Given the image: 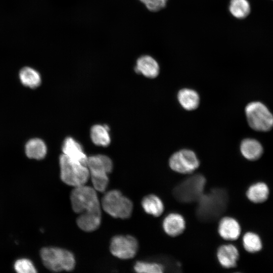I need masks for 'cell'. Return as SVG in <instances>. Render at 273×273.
<instances>
[{
    "label": "cell",
    "mask_w": 273,
    "mask_h": 273,
    "mask_svg": "<svg viewBox=\"0 0 273 273\" xmlns=\"http://www.w3.org/2000/svg\"><path fill=\"white\" fill-rule=\"evenodd\" d=\"M228 201L226 191L222 188H214L203 193L197 201V218L205 222L215 220L225 211Z\"/></svg>",
    "instance_id": "cell-1"
},
{
    "label": "cell",
    "mask_w": 273,
    "mask_h": 273,
    "mask_svg": "<svg viewBox=\"0 0 273 273\" xmlns=\"http://www.w3.org/2000/svg\"><path fill=\"white\" fill-rule=\"evenodd\" d=\"M73 210L78 215L101 213V204L97 191L86 184L74 187L70 194Z\"/></svg>",
    "instance_id": "cell-2"
},
{
    "label": "cell",
    "mask_w": 273,
    "mask_h": 273,
    "mask_svg": "<svg viewBox=\"0 0 273 273\" xmlns=\"http://www.w3.org/2000/svg\"><path fill=\"white\" fill-rule=\"evenodd\" d=\"M86 166L93 188L97 191L104 192L108 185V174L113 169L112 160L104 155H93L88 157Z\"/></svg>",
    "instance_id": "cell-3"
},
{
    "label": "cell",
    "mask_w": 273,
    "mask_h": 273,
    "mask_svg": "<svg viewBox=\"0 0 273 273\" xmlns=\"http://www.w3.org/2000/svg\"><path fill=\"white\" fill-rule=\"evenodd\" d=\"M60 177L65 184L76 187L85 185L89 178L86 165L74 161L64 154L59 157Z\"/></svg>",
    "instance_id": "cell-4"
},
{
    "label": "cell",
    "mask_w": 273,
    "mask_h": 273,
    "mask_svg": "<svg viewBox=\"0 0 273 273\" xmlns=\"http://www.w3.org/2000/svg\"><path fill=\"white\" fill-rule=\"evenodd\" d=\"M40 256L44 265L53 271H71L75 266L74 255L64 249L44 247L40 250Z\"/></svg>",
    "instance_id": "cell-5"
},
{
    "label": "cell",
    "mask_w": 273,
    "mask_h": 273,
    "mask_svg": "<svg viewBox=\"0 0 273 273\" xmlns=\"http://www.w3.org/2000/svg\"><path fill=\"white\" fill-rule=\"evenodd\" d=\"M206 179L203 175H193L183 180L174 188L173 196L181 203L197 201L203 194Z\"/></svg>",
    "instance_id": "cell-6"
},
{
    "label": "cell",
    "mask_w": 273,
    "mask_h": 273,
    "mask_svg": "<svg viewBox=\"0 0 273 273\" xmlns=\"http://www.w3.org/2000/svg\"><path fill=\"white\" fill-rule=\"evenodd\" d=\"M101 206L110 216L122 219L129 218L133 209V204L130 200L117 190H111L104 194Z\"/></svg>",
    "instance_id": "cell-7"
},
{
    "label": "cell",
    "mask_w": 273,
    "mask_h": 273,
    "mask_svg": "<svg viewBox=\"0 0 273 273\" xmlns=\"http://www.w3.org/2000/svg\"><path fill=\"white\" fill-rule=\"evenodd\" d=\"M245 111L248 124L254 130L267 131L273 127V115L262 103H250Z\"/></svg>",
    "instance_id": "cell-8"
},
{
    "label": "cell",
    "mask_w": 273,
    "mask_h": 273,
    "mask_svg": "<svg viewBox=\"0 0 273 273\" xmlns=\"http://www.w3.org/2000/svg\"><path fill=\"white\" fill-rule=\"evenodd\" d=\"M169 165L175 172L189 174L198 168L200 162L194 151L185 149L176 151L170 156Z\"/></svg>",
    "instance_id": "cell-9"
},
{
    "label": "cell",
    "mask_w": 273,
    "mask_h": 273,
    "mask_svg": "<svg viewBox=\"0 0 273 273\" xmlns=\"http://www.w3.org/2000/svg\"><path fill=\"white\" fill-rule=\"evenodd\" d=\"M138 246V242L134 237L130 235H117L111 240L110 251L116 257L128 259L136 255Z\"/></svg>",
    "instance_id": "cell-10"
},
{
    "label": "cell",
    "mask_w": 273,
    "mask_h": 273,
    "mask_svg": "<svg viewBox=\"0 0 273 273\" xmlns=\"http://www.w3.org/2000/svg\"><path fill=\"white\" fill-rule=\"evenodd\" d=\"M63 154L71 159L86 165L88 157L81 145L71 137L66 138L63 143Z\"/></svg>",
    "instance_id": "cell-11"
},
{
    "label": "cell",
    "mask_w": 273,
    "mask_h": 273,
    "mask_svg": "<svg viewBox=\"0 0 273 273\" xmlns=\"http://www.w3.org/2000/svg\"><path fill=\"white\" fill-rule=\"evenodd\" d=\"M218 232L222 238L233 241L240 236L241 228L239 222L234 218L224 217L219 222Z\"/></svg>",
    "instance_id": "cell-12"
},
{
    "label": "cell",
    "mask_w": 273,
    "mask_h": 273,
    "mask_svg": "<svg viewBox=\"0 0 273 273\" xmlns=\"http://www.w3.org/2000/svg\"><path fill=\"white\" fill-rule=\"evenodd\" d=\"M162 226L167 235L175 237L184 232L186 228V222L181 215L177 213H171L163 219Z\"/></svg>",
    "instance_id": "cell-13"
},
{
    "label": "cell",
    "mask_w": 273,
    "mask_h": 273,
    "mask_svg": "<svg viewBox=\"0 0 273 273\" xmlns=\"http://www.w3.org/2000/svg\"><path fill=\"white\" fill-rule=\"evenodd\" d=\"M239 256L237 248L232 244L221 245L217 251V258L220 264L226 268L235 267Z\"/></svg>",
    "instance_id": "cell-14"
},
{
    "label": "cell",
    "mask_w": 273,
    "mask_h": 273,
    "mask_svg": "<svg viewBox=\"0 0 273 273\" xmlns=\"http://www.w3.org/2000/svg\"><path fill=\"white\" fill-rule=\"evenodd\" d=\"M134 70L147 78H154L158 75L160 68L158 62L153 58L145 55L137 60Z\"/></svg>",
    "instance_id": "cell-15"
},
{
    "label": "cell",
    "mask_w": 273,
    "mask_h": 273,
    "mask_svg": "<svg viewBox=\"0 0 273 273\" xmlns=\"http://www.w3.org/2000/svg\"><path fill=\"white\" fill-rule=\"evenodd\" d=\"M177 100L181 106L188 111L195 110L200 103V97L198 93L189 88H184L178 91Z\"/></svg>",
    "instance_id": "cell-16"
},
{
    "label": "cell",
    "mask_w": 273,
    "mask_h": 273,
    "mask_svg": "<svg viewBox=\"0 0 273 273\" xmlns=\"http://www.w3.org/2000/svg\"><path fill=\"white\" fill-rule=\"evenodd\" d=\"M242 155L249 160H255L260 157L263 153V148L260 143L255 139H246L240 145Z\"/></svg>",
    "instance_id": "cell-17"
},
{
    "label": "cell",
    "mask_w": 273,
    "mask_h": 273,
    "mask_svg": "<svg viewBox=\"0 0 273 273\" xmlns=\"http://www.w3.org/2000/svg\"><path fill=\"white\" fill-rule=\"evenodd\" d=\"M47 153V146L40 139H31L25 145V153L29 158L41 160L45 157Z\"/></svg>",
    "instance_id": "cell-18"
},
{
    "label": "cell",
    "mask_w": 273,
    "mask_h": 273,
    "mask_svg": "<svg viewBox=\"0 0 273 273\" xmlns=\"http://www.w3.org/2000/svg\"><path fill=\"white\" fill-rule=\"evenodd\" d=\"M101 222V213L79 214L76 219L77 226L81 230L87 232L97 230Z\"/></svg>",
    "instance_id": "cell-19"
},
{
    "label": "cell",
    "mask_w": 273,
    "mask_h": 273,
    "mask_svg": "<svg viewBox=\"0 0 273 273\" xmlns=\"http://www.w3.org/2000/svg\"><path fill=\"white\" fill-rule=\"evenodd\" d=\"M142 206L147 213L156 217L161 215L164 209L162 200L153 194L147 195L142 199Z\"/></svg>",
    "instance_id": "cell-20"
},
{
    "label": "cell",
    "mask_w": 273,
    "mask_h": 273,
    "mask_svg": "<svg viewBox=\"0 0 273 273\" xmlns=\"http://www.w3.org/2000/svg\"><path fill=\"white\" fill-rule=\"evenodd\" d=\"M90 135L92 142L97 146L107 147L110 143L109 128L106 125H94L90 129Z\"/></svg>",
    "instance_id": "cell-21"
},
{
    "label": "cell",
    "mask_w": 273,
    "mask_h": 273,
    "mask_svg": "<svg viewBox=\"0 0 273 273\" xmlns=\"http://www.w3.org/2000/svg\"><path fill=\"white\" fill-rule=\"evenodd\" d=\"M268 194V188L263 183H257L251 185L246 193L248 199L256 203H262L266 201Z\"/></svg>",
    "instance_id": "cell-22"
},
{
    "label": "cell",
    "mask_w": 273,
    "mask_h": 273,
    "mask_svg": "<svg viewBox=\"0 0 273 273\" xmlns=\"http://www.w3.org/2000/svg\"><path fill=\"white\" fill-rule=\"evenodd\" d=\"M19 78L24 85L31 88H36L41 83L39 73L29 67H24L20 71Z\"/></svg>",
    "instance_id": "cell-23"
},
{
    "label": "cell",
    "mask_w": 273,
    "mask_h": 273,
    "mask_svg": "<svg viewBox=\"0 0 273 273\" xmlns=\"http://www.w3.org/2000/svg\"><path fill=\"white\" fill-rule=\"evenodd\" d=\"M229 10L235 17L243 19L249 14L250 6L247 0H231Z\"/></svg>",
    "instance_id": "cell-24"
},
{
    "label": "cell",
    "mask_w": 273,
    "mask_h": 273,
    "mask_svg": "<svg viewBox=\"0 0 273 273\" xmlns=\"http://www.w3.org/2000/svg\"><path fill=\"white\" fill-rule=\"evenodd\" d=\"M243 245L245 249L250 253H255L262 248L260 237L252 232L246 233L243 238Z\"/></svg>",
    "instance_id": "cell-25"
},
{
    "label": "cell",
    "mask_w": 273,
    "mask_h": 273,
    "mask_svg": "<svg viewBox=\"0 0 273 273\" xmlns=\"http://www.w3.org/2000/svg\"><path fill=\"white\" fill-rule=\"evenodd\" d=\"M165 267L162 263L137 261L134 265V269L140 273H161L165 270Z\"/></svg>",
    "instance_id": "cell-26"
},
{
    "label": "cell",
    "mask_w": 273,
    "mask_h": 273,
    "mask_svg": "<svg viewBox=\"0 0 273 273\" xmlns=\"http://www.w3.org/2000/svg\"><path fill=\"white\" fill-rule=\"evenodd\" d=\"M14 267L15 271L19 273L36 272V270L31 260L27 258H21L17 260Z\"/></svg>",
    "instance_id": "cell-27"
},
{
    "label": "cell",
    "mask_w": 273,
    "mask_h": 273,
    "mask_svg": "<svg viewBox=\"0 0 273 273\" xmlns=\"http://www.w3.org/2000/svg\"><path fill=\"white\" fill-rule=\"evenodd\" d=\"M145 4L147 8L153 12L158 11L161 9L157 0H140Z\"/></svg>",
    "instance_id": "cell-28"
},
{
    "label": "cell",
    "mask_w": 273,
    "mask_h": 273,
    "mask_svg": "<svg viewBox=\"0 0 273 273\" xmlns=\"http://www.w3.org/2000/svg\"><path fill=\"white\" fill-rule=\"evenodd\" d=\"M157 1L161 9H162L166 6L167 0H157Z\"/></svg>",
    "instance_id": "cell-29"
}]
</instances>
